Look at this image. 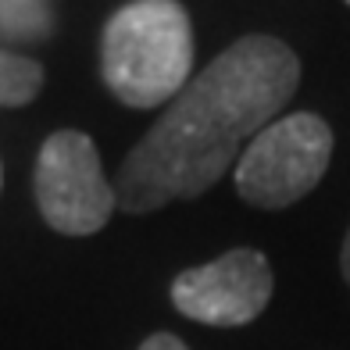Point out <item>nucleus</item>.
Instances as JSON below:
<instances>
[{"instance_id":"nucleus-8","label":"nucleus","mask_w":350,"mask_h":350,"mask_svg":"<svg viewBox=\"0 0 350 350\" xmlns=\"http://www.w3.org/2000/svg\"><path fill=\"white\" fill-rule=\"evenodd\" d=\"M340 272L350 286V229H347V240H343V250H340Z\"/></svg>"},{"instance_id":"nucleus-3","label":"nucleus","mask_w":350,"mask_h":350,"mask_svg":"<svg viewBox=\"0 0 350 350\" xmlns=\"http://www.w3.org/2000/svg\"><path fill=\"white\" fill-rule=\"evenodd\" d=\"M332 161V129L322 115H282L250 139L236 161V193L250 208L279 211L322 183Z\"/></svg>"},{"instance_id":"nucleus-6","label":"nucleus","mask_w":350,"mask_h":350,"mask_svg":"<svg viewBox=\"0 0 350 350\" xmlns=\"http://www.w3.org/2000/svg\"><path fill=\"white\" fill-rule=\"evenodd\" d=\"M43 90V65L0 51V107H25Z\"/></svg>"},{"instance_id":"nucleus-9","label":"nucleus","mask_w":350,"mask_h":350,"mask_svg":"<svg viewBox=\"0 0 350 350\" xmlns=\"http://www.w3.org/2000/svg\"><path fill=\"white\" fill-rule=\"evenodd\" d=\"M347 4H350V0H347Z\"/></svg>"},{"instance_id":"nucleus-4","label":"nucleus","mask_w":350,"mask_h":350,"mask_svg":"<svg viewBox=\"0 0 350 350\" xmlns=\"http://www.w3.org/2000/svg\"><path fill=\"white\" fill-rule=\"evenodd\" d=\"M33 193L43 221L61 236H93L118 208L93 139L79 129L46 136L36 157Z\"/></svg>"},{"instance_id":"nucleus-5","label":"nucleus","mask_w":350,"mask_h":350,"mask_svg":"<svg viewBox=\"0 0 350 350\" xmlns=\"http://www.w3.org/2000/svg\"><path fill=\"white\" fill-rule=\"evenodd\" d=\"M272 265L261 250L236 247L221 258L186 268L172 282V304L200 325H250L272 300Z\"/></svg>"},{"instance_id":"nucleus-1","label":"nucleus","mask_w":350,"mask_h":350,"mask_svg":"<svg viewBox=\"0 0 350 350\" xmlns=\"http://www.w3.org/2000/svg\"><path fill=\"white\" fill-rule=\"evenodd\" d=\"M300 86V61L279 36L250 33L197 72L118 168L115 197L129 215L211 189Z\"/></svg>"},{"instance_id":"nucleus-7","label":"nucleus","mask_w":350,"mask_h":350,"mask_svg":"<svg viewBox=\"0 0 350 350\" xmlns=\"http://www.w3.org/2000/svg\"><path fill=\"white\" fill-rule=\"evenodd\" d=\"M139 350H189L175 332H154V336H147L139 343Z\"/></svg>"},{"instance_id":"nucleus-2","label":"nucleus","mask_w":350,"mask_h":350,"mask_svg":"<svg viewBox=\"0 0 350 350\" xmlns=\"http://www.w3.org/2000/svg\"><path fill=\"white\" fill-rule=\"evenodd\" d=\"M100 75L125 107L175 100L193 75V29L179 0H136L111 14Z\"/></svg>"}]
</instances>
